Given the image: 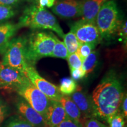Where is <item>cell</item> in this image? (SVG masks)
Instances as JSON below:
<instances>
[{
    "instance_id": "1",
    "label": "cell",
    "mask_w": 127,
    "mask_h": 127,
    "mask_svg": "<svg viewBox=\"0 0 127 127\" xmlns=\"http://www.w3.org/2000/svg\"><path fill=\"white\" fill-rule=\"evenodd\" d=\"M124 93L123 84L115 73L110 71L106 74L95 87L91 97L95 117L107 121L118 111Z\"/></svg>"
},
{
    "instance_id": "2",
    "label": "cell",
    "mask_w": 127,
    "mask_h": 127,
    "mask_svg": "<svg viewBox=\"0 0 127 127\" xmlns=\"http://www.w3.org/2000/svg\"><path fill=\"white\" fill-rule=\"evenodd\" d=\"M17 25L19 28L29 27L31 29L51 30L63 38L64 35L54 15L44 8L39 7L35 3L25 9Z\"/></svg>"
},
{
    "instance_id": "3",
    "label": "cell",
    "mask_w": 127,
    "mask_h": 127,
    "mask_svg": "<svg viewBox=\"0 0 127 127\" xmlns=\"http://www.w3.org/2000/svg\"><path fill=\"white\" fill-rule=\"evenodd\" d=\"M57 38L50 31H35L26 37L25 58L28 65L34 66L44 57H51Z\"/></svg>"
},
{
    "instance_id": "4",
    "label": "cell",
    "mask_w": 127,
    "mask_h": 127,
    "mask_svg": "<svg viewBox=\"0 0 127 127\" xmlns=\"http://www.w3.org/2000/svg\"><path fill=\"white\" fill-rule=\"evenodd\" d=\"M121 22L115 1H106L100 8L95 19V24L101 39H110L117 33Z\"/></svg>"
},
{
    "instance_id": "5",
    "label": "cell",
    "mask_w": 127,
    "mask_h": 127,
    "mask_svg": "<svg viewBox=\"0 0 127 127\" xmlns=\"http://www.w3.org/2000/svg\"><path fill=\"white\" fill-rule=\"evenodd\" d=\"M25 44L26 37L19 36L12 38L3 54L1 63L24 73L28 65L25 58Z\"/></svg>"
},
{
    "instance_id": "6",
    "label": "cell",
    "mask_w": 127,
    "mask_h": 127,
    "mask_svg": "<svg viewBox=\"0 0 127 127\" xmlns=\"http://www.w3.org/2000/svg\"><path fill=\"white\" fill-rule=\"evenodd\" d=\"M17 92L27 102L40 114L45 121L48 109L51 103V100L30 81L20 88Z\"/></svg>"
},
{
    "instance_id": "7",
    "label": "cell",
    "mask_w": 127,
    "mask_h": 127,
    "mask_svg": "<svg viewBox=\"0 0 127 127\" xmlns=\"http://www.w3.org/2000/svg\"><path fill=\"white\" fill-rule=\"evenodd\" d=\"M24 73L31 84L49 99L53 101H60L63 95L60 91L59 87L41 77L34 66L28 65Z\"/></svg>"
},
{
    "instance_id": "8",
    "label": "cell",
    "mask_w": 127,
    "mask_h": 127,
    "mask_svg": "<svg viewBox=\"0 0 127 127\" xmlns=\"http://www.w3.org/2000/svg\"><path fill=\"white\" fill-rule=\"evenodd\" d=\"M30 80L21 71L4 65L1 63L0 68V88L5 90H15L27 84Z\"/></svg>"
},
{
    "instance_id": "9",
    "label": "cell",
    "mask_w": 127,
    "mask_h": 127,
    "mask_svg": "<svg viewBox=\"0 0 127 127\" xmlns=\"http://www.w3.org/2000/svg\"><path fill=\"white\" fill-rule=\"evenodd\" d=\"M70 31L75 35L79 44L90 43L96 46L101 41L95 23L79 20L72 25Z\"/></svg>"
},
{
    "instance_id": "10",
    "label": "cell",
    "mask_w": 127,
    "mask_h": 127,
    "mask_svg": "<svg viewBox=\"0 0 127 127\" xmlns=\"http://www.w3.org/2000/svg\"><path fill=\"white\" fill-rule=\"evenodd\" d=\"M81 0H60L55 3L52 11L64 19H72L81 16Z\"/></svg>"
},
{
    "instance_id": "11",
    "label": "cell",
    "mask_w": 127,
    "mask_h": 127,
    "mask_svg": "<svg viewBox=\"0 0 127 127\" xmlns=\"http://www.w3.org/2000/svg\"><path fill=\"white\" fill-rule=\"evenodd\" d=\"M70 97L80 111L82 120L89 117H95V108L91 96L78 88Z\"/></svg>"
},
{
    "instance_id": "12",
    "label": "cell",
    "mask_w": 127,
    "mask_h": 127,
    "mask_svg": "<svg viewBox=\"0 0 127 127\" xmlns=\"http://www.w3.org/2000/svg\"><path fill=\"white\" fill-rule=\"evenodd\" d=\"M17 108L23 118L34 127H48L42 115L24 99H21L17 102Z\"/></svg>"
},
{
    "instance_id": "13",
    "label": "cell",
    "mask_w": 127,
    "mask_h": 127,
    "mask_svg": "<svg viewBox=\"0 0 127 127\" xmlns=\"http://www.w3.org/2000/svg\"><path fill=\"white\" fill-rule=\"evenodd\" d=\"M66 119H68L67 116L61 102L51 100L45 118L48 127H57L61 122Z\"/></svg>"
},
{
    "instance_id": "14",
    "label": "cell",
    "mask_w": 127,
    "mask_h": 127,
    "mask_svg": "<svg viewBox=\"0 0 127 127\" xmlns=\"http://www.w3.org/2000/svg\"><path fill=\"white\" fill-rule=\"evenodd\" d=\"M108 0H81V20L95 23L100 8Z\"/></svg>"
},
{
    "instance_id": "15",
    "label": "cell",
    "mask_w": 127,
    "mask_h": 127,
    "mask_svg": "<svg viewBox=\"0 0 127 127\" xmlns=\"http://www.w3.org/2000/svg\"><path fill=\"white\" fill-rule=\"evenodd\" d=\"M19 29L18 25L11 23L0 24V54L4 53L9 42Z\"/></svg>"
},
{
    "instance_id": "16",
    "label": "cell",
    "mask_w": 127,
    "mask_h": 127,
    "mask_svg": "<svg viewBox=\"0 0 127 127\" xmlns=\"http://www.w3.org/2000/svg\"><path fill=\"white\" fill-rule=\"evenodd\" d=\"M60 102L65 111L68 119L81 123L82 120L81 113L75 103L71 99L70 96L63 95Z\"/></svg>"
},
{
    "instance_id": "17",
    "label": "cell",
    "mask_w": 127,
    "mask_h": 127,
    "mask_svg": "<svg viewBox=\"0 0 127 127\" xmlns=\"http://www.w3.org/2000/svg\"><path fill=\"white\" fill-rule=\"evenodd\" d=\"M78 88L76 82L71 78H64L61 80L59 90L62 95L71 96Z\"/></svg>"
},
{
    "instance_id": "18",
    "label": "cell",
    "mask_w": 127,
    "mask_h": 127,
    "mask_svg": "<svg viewBox=\"0 0 127 127\" xmlns=\"http://www.w3.org/2000/svg\"><path fill=\"white\" fill-rule=\"evenodd\" d=\"M98 52L96 51L93 52L82 61V68L85 74V77L93 72L96 67L98 62Z\"/></svg>"
},
{
    "instance_id": "19",
    "label": "cell",
    "mask_w": 127,
    "mask_h": 127,
    "mask_svg": "<svg viewBox=\"0 0 127 127\" xmlns=\"http://www.w3.org/2000/svg\"><path fill=\"white\" fill-rule=\"evenodd\" d=\"M64 43L67 49L68 55L77 52L79 43L75 35L72 31H70L63 36Z\"/></svg>"
},
{
    "instance_id": "20",
    "label": "cell",
    "mask_w": 127,
    "mask_h": 127,
    "mask_svg": "<svg viewBox=\"0 0 127 127\" xmlns=\"http://www.w3.org/2000/svg\"><path fill=\"white\" fill-rule=\"evenodd\" d=\"M68 56V52L64 43L57 38L51 57L66 60Z\"/></svg>"
},
{
    "instance_id": "21",
    "label": "cell",
    "mask_w": 127,
    "mask_h": 127,
    "mask_svg": "<svg viewBox=\"0 0 127 127\" xmlns=\"http://www.w3.org/2000/svg\"><path fill=\"white\" fill-rule=\"evenodd\" d=\"M107 122L109 127H124L125 125V117L119 111L109 117Z\"/></svg>"
},
{
    "instance_id": "22",
    "label": "cell",
    "mask_w": 127,
    "mask_h": 127,
    "mask_svg": "<svg viewBox=\"0 0 127 127\" xmlns=\"http://www.w3.org/2000/svg\"><path fill=\"white\" fill-rule=\"evenodd\" d=\"M15 14V12L13 7L0 5V24L12 18Z\"/></svg>"
},
{
    "instance_id": "23",
    "label": "cell",
    "mask_w": 127,
    "mask_h": 127,
    "mask_svg": "<svg viewBox=\"0 0 127 127\" xmlns=\"http://www.w3.org/2000/svg\"><path fill=\"white\" fill-rule=\"evenodd\" d=\"M95 45L90 43H82L79 44V47L78 48L77 53L81 60L83 61L86 57L88 56L95 48Z\"/></svg>"
},
{
    "instance_id": "24",
    "label": "cell",
    "mask_w": 127,
    "mask_h": 127,
    "mask_svg": "<svg viewBox=\"0 0 127 127\" xmlns=\"http://www.w3.org/2000/svg\"><path fill=\"white\" fill-rule=\"evenodd\" d=\"M66 60L70 69H78L82 67V61L77 52L68 55Z\"/></svg>"
},
{
    "instance_id": "25",
    "label": "cell",
    "mask_w": 127,
    "mask_h": 127,
    "mask_svg": "<svg viewBox=\"0 0 127 127\" xmlns=\"http://www.w3.org/2000/svg\"><path fill=\"white\" fill-rule=\"evenodd\" d=\"M6 127H34L27 121L22 117H15L12 118Z\"/></svg>"
},
{
    "instance_id": "26",
    "label": "cell",
    "mask_w": 127,
    "mask_h": 127,
    "mask_svg": "<svg viewBox=\"0 0 127 127\" xmlns=\"http://www.w3.org/2000/svg\"><path fill=\"white\" fill-rule=\"evenodd\" d=\"M83 127H108L101 123L95 117H89L84 118L81 122Z\"/></svg>"
},
{
    "instance_id": "27",
    "label": "cell",
    "mask_w": 127,
    "mask_h": 127,
    "mask_svg": "<svg viewBox=\"0 0 127 127\" xmlns=\"http://www.w3.org/2000/svg\"><path fill=\"white\" fill-rule=\"evenodd\" d=\"M71 70V78L75 81L81 80L85 77V74L82 68H78V69H72Z\"/></svg>"
},
{
    "instance_id": "28",
    "label": "cell",
    "mask_w": 127,
    "mask_h": 127,
    "mask_svg": "<svg viewBox=\"0 0 127 127\" xmlns=\"http://www.w3.org/2000/svg\"><path fill=\"white\" fill-rule=\"evenodd\" d=\"M57 127H83L82 123L72 121L69 119L63 121Z\"/></svg>"
},
{
    "instance_id": "29",
    "label": "cell",
    "mask_w": 127,
    "mask_h": 127,
    "mask_svg": "<svg viewBox=\"0 0 127 127\" xmlns=\"http://www.w3.org/2000/svg\"><path fill=\"white\" fill-rule=\"evenodd\" d=\"M119 112L123 114L125 118L127 117V93H124L123 95V99L121 102L120 108H119Z\"/></svg>"
},
{
    "instance_id": "30",
    "label": "cell",
    "mask_w": 127,
    "mask_h": 127,
    "mask_svg": "<svg viewBox=\"0 0 127 127\" xmlns=\"http://www.w3.org/2000/svg\"><path fill=\"white\" fill-rule=\"evenodd\" d=\"M8 114V108L4 101L0 98V125L3 123Z\"/></svg>"
},
{
    "instance_id": "31",
    "label": "cell",
    "mask_w": 127,
    "mask_h": 127,
    "mask_svg": "<svg viewBox=\"0 0 127 127\" xmlns=\"http://www.w3.org/2000/svg\"><path fill=\"white\" fill-rule=\"evenodd\" d=\"M55 0H36L35 4L41 8H51L54 6Z\"/></svg>"
},
{
    "instance_id": "32",
    "label": "cell",
    "mask_w": 127,
    "mask_h": 127,
    "mask_svg": "<svg viewBox=\"0 0 127 127\" xmlns=\"http://www.w3.org/2000/svg\"><path fill=\"white\" fill-rule=\"evenodd\" d=\"M21 0H0V5L2 6H14L19 4Z\"/></svg>"
},
{
    "instance_id": "33",
    "label": "cell",
    "mask_w": 127,
    "mask_h": 127,
    "mask_svg": "<svg viewBox=\"0 0 127 127\" xmlns=\"http://www.w3.org/2000/svg\"><path fill=\"white\" fill-rule=\"evenodd\" d=\"M23 1H26V2H30V3H33V4H35L36 2V0H23Z\"/></svg>"
},
{
    "instance_id": "34",
    "label": "cell",
    "mask_w": 127,
    "mask_h": 127,
    "mask_svg": "<svg viewBox=\"0 0 127 127\" xmlns=\"http://www.w3.org/2000/svg\"><path fill=\"white\" fill-rule=\"evenodd\" d=\"M1 63H0V68H1Z\"/></svg>"
}]
</instances>
